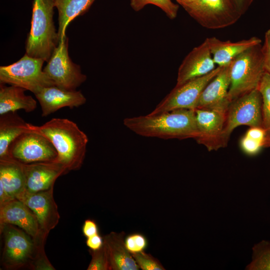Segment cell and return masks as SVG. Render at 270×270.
I'll use <instances>...</instances> for the list:
<instances>
[{"instance_id": "obj_1", "label": "cell", "mask_w": 270, "mask_h": 270, "mask_svg": "<svg viewBox=\"0 0 270 270\" xmlns=\"http://www.w3.org/2000/svg\"><path fill=\"white\" fill-rule=\"evenodd\" d=\"M123 123L135 134L148 138L196 140L198 136L194 110L180 109L126 118Z\"/></svg>"}, {"instance_id": "obj_2", "label": "cell", "mask_w": 270, "mask_h": 270, "mask_svg": "<svg viewBox=\"0 0 270 270\" xmlns=\"http://www.w3.org/2000/svg\"><path fill=\"white\" fill-rule=\"evenodd\" d=\"M32 130L44 135L51 142L58 152L56 160L66 170L80 166L88 138L75 122L67 118H52L40 126L32 124Z\"/></svg>"}, {"instance_id": "obj_3", "label": "cell", "mask_w": 270, "mask_h": 270, "mask_svg": "<svg viewBox=\"0 0 270 270\" xmlns=\"http://www.w3.org/2000/svg\"><path fill=\"white\" fill-rule=\"evenodd\" d=\"M53 0H34L31 28L26 42V54L48 62L58 43L53 20Z\"/></svg>"}, {"instance_id": "obj_4", "label": "cell", "mask_w": 270, "mask_h": 270, "mask_svg": "<svg viewBox=\"0 0 270 270\" xmlns=\"http://www.w3.org/2000/svg\"><path fill=\"white\" fill-rule=\"evenodd\" d=\"M265 72L262 43L236 58L231 62L230 84L228 92L230 102L258 89Z\"/></svg>"}, {"instance_id": "obj_5", "label": "cell", "mask_w": 270, "mask_h": 270, "mask_svg": "<svg viewBox=\"0 0 270 270\" xmlns=\"http://www.w3.org/2000/svg\"><path fill=\"white\" fill-rule=\"evenodd\" d=\"M44 62L26 54L18 61L0 67V84L19 86L34 94L43 88L55 86L42 69Z\"/></svg>"}, {"instance_id": "obj_6", "label": "cell", "mask_w": 270, "mask_h": 270, "mask_svg": "<svg viewBox=\"0 0 270 270\" xmlns=\"http://www.w3.org/2000/svg\"><path fill=\"white\" fill-rule=\"evenodd\" d=\"M182 8L200 26L210 30L230 26L242 16L232 0H195Z\"/></svg>"}, {"instance_id": "obj_7", "label": "cell", "mask_w": 270, "mask_h": 270, "mask_svg": "<svg viewBox=\"0 0 270 270\" xmlns=\"http://www.w3.org/2000/svg\"><path fill=\"white\" fill-rule=\"evenodd\" d=\"M68 39L66 36L54 48L44 72L60 88L74 90L87 78L80 66L72 62L68 56Z\"/></svg>"}, {"instance_id": "obj_8", "label": "cell", "mask_w": 270, "mask_h": 270, "mask_svg": "<svg viewBox=\"0 0 270 270\" xmlns=\"http://www.w3.org/2000/svg\"><path fill=\"white\" fill-rule=\"evenodd\" d=\"M242 125L262 128V97L258 89L233 100L226 114L224 137L228 142L233 130Z\"/></svg>"}, {"instance_id": "obj_9", "label": "cell", "mask_w": 270, "mask_h": 270, "mask_svg": "<svg viewBox=\"0 0 270 270\" xmlns=\"http://www.w3.org/2000/svg\"><path fill=\"white\" fill-rule=\"evenodd\" d=\"M218 66L207 74L176 86L150 113L151 114L180 109L195 110L200 96L206 86L220 72Z\"/></svg>"}, {"instance_id": "obj_10", "label": "cell", "mask_w": 270, "mask_h": 270, "mask_svg": "<svg viewBox=\"0 0 270 270\" xmlns=\"http://www.w3.org/2000/svg\"><path fill=\"white\" fill-rule=\"evenodd\" d=\"M9 153L24 164L52 162L58 156L51 142L34 130L25 132L15 139L9 146Z\"/></svg>"}, {"instance_id": "obj_11", "label": "cell", "mask_w": 270, "mask_h": 270, "mask_svg": "<svg viewBox=\"0 0 270 270\" xmlns=\"http://www.w3.org/2000/svg\"><path fill=\"white\" fill-rule=\"evenodd\" d=\"M198 144L204 146L208 151L216 150L227 146L224 137L226 112L215 110H194Z\"/></svg>"}, {"instance_id": "obj_12", "label": "cell", "mask_w": 270, "mask_h": 270, "mask_svg": "<svg viewBox=\"0 0 270 270\" xmlns=\"http://www.w3.org/2000/svg\"><path fill=\"white\" fill-rule=\"evenodd\" d=\"M231 62L222 66L220 72L206 86L200 96L196 109L227 112L231 102L228 97Z\"/></svg>"}, {"instance_id": "obj_13", "label": "cell", "mask_w": 270, "mask_h": 270, "mask_svg": "<svg viewBox=\"0 0 270 270\" xmlns=\"http://www.w3.org/2000/svg\"><path fill=\"white\" fill-rule=\"evenodd\" d=\"M206 39L184 58L178 72L176 86L202 76L216 68Z\"/></svg>"}, {"instance_id": "obj_14", "label": "cell", "mask_w": 270, "mask_h": 270, "mask_svg": "<svg viewBox=\"0 0 270 270\" xmlns=\"http://www.w3.org/2000/svg\"><path fill=\"white\" fill-rule=\"evenodd\" d=\"M34 94L40 105L42 116H47L63 108H78L86 101L80 91L66 90L56 86L43 88Z\"/></svg>"}, {"instance_id": "obj_15", "label": "cell", "mask_w": 270, "mask_h": 270, "mask_svg": "<svg viewBox=\"0 0 270 270\" xmlns=\"http://www.w3.org/2000/svg\"><path fill=\"white\" fill-rule=\"evenodd\" d=\"M26 190L37 192L48 188L54 180L66 171L65 168L56 160L24 164Z\"/></svg>"}, {"instance_id": "obj_16", "label": "cell", "mask_w": 270, "mask_h": 270, "mask_svg": "<svg viewBox=\"0 0 270 270\" xmlns=\"http://www.w3.org/2000/svg\"><path fill=\"white\" fill-rule=\"evenodd\" d=\"M206 39L214 62L220 66L229 64L243 52L254 46L262 43V40L256 36L234 42L222 41L216 37L208 38Z\"/></svg>"}, {"instance_id": "obj_17", "label": "cell", "mask_w": 270, "mask_h": 270, "mask_svg": "<svg viewBox=\"0 0 270 270\" xmlns=\"http://www.w3.org/2000/svg\"><path fill=\"white\" fill-rule=\"evenodd\" d=\"M0 222L2 224H12L35 236L38 232V220L34 214L20 200H12L0 206Z\"/></svg>"}, {"instance_id": "obj_18", "label": "cell", "mask_w": 270, "mask_h": 270, "mask_svg": "<svg viewBox=\"0 0 270 270\" xmlns=\"http://www.w3.org/2000/svg\"><path fill=\"white\" fill-rule=\"evenodd\" d=\"M124 236V232H112L104 238L110 270H138L140 268L125 246Z\"/></svg>"}, {"instance_id": "obj_19", "label": "cell", "mask_w": 270, "mask_h": 270, "mask_svg": "<svg viewBox=\"0 0 270 270\" xmlns=\"http://www.w3.org/2000/svg\"><path fill=\"white\" fill-rule=\"evenodd\" d=\"M0 160V182L12 198H18L26 190L24 164L11 156Z\"/></svg>"}, {"instance_id": "obj_20", "label": "cell", "mask_w": 270, "mask_h": 270, "mask_svg": "<svg viewBox=\"0 0 270 270\" xmlns=\"http://www.w3.org/2000/svg\"><path fill=\"white\" fill-rule=\"evenodd\" d=\"M32 125L26 122L16 112L0 115V159L10 156V144L23 133L32 130Z\"/></svg>"}, {"instance_id": "obj_21", "label": "cell", "mask_w": 270, "mask_h": 270, "mask_svg": "<svg viewBox=\"0 0 270 270\" xmlns=\"http://www.w3.org/2000/svg\"><path fill=\"white\" fill-rule=\"evenodd\" d=\"M25 90L19 86L0 84V115L19 110L26 112L34 111L36 108V102L32 96L26 95Z\"/></svg>"}, {"instance_id": "obj_22", "label": "cell", "mask_w": 270, "mask_h": 270, "mask_svg": "<svg viewBox=\"0 0 270 270\" xmlns=\"http://www.w3.org/2000/svg\"><path fill=\"white\" fill-rule=\"evenodd\" d=\"M96 0H53L58 12V42L66 36L68 24L76 17L84 14Z\"/></svg>"}, {"instance_id": "obj_23", "label": "cell", "mask_w": 270, "mask_h": 270, "mask_svg": "<svg viewBox=\"0 0 270 270\" xmlns=\"http://www.w3.org/2000/svg\"><path fill=\"white\" fill-rule=\"evenodd\" d=\"M5 254L12 262L18 263L24 260L32 248L30 238L24 232L10 227L4 232Z\"/></svg>"}, {"instance_id": "obj_24", "label": "cell", "mask_w": 270, "mask_h": 270, "mask_svg": "<svg viewBox=\"0 0 270 270\" xmlns=\"http://www.w3.org/2000/svg\"><path fill=\"white\" fill-rule=\"evenodd\" d=\"M24 203L36 216L38 223L44 227L50 214V197L47 193L30 192L26 190L18 198Z\"/></svg>"}, {"instance_id": "obj_25", "label": "cell", "mask_w": 270, "mask_h": 270, "mask_svg": "<svg viewBox=\"0 0 270 270\" xmlns=\"http://www.w3.org/2000/svg\"><path fill=\"white\" fill-rule=\"evenodd\" d=\"M252 260L248 270H270V241L262 240L252 248Z\"/></svg>"}, {"instance_id": "obj_26", "label": "cell", "mask_w": 270, "mask_h": 270, "mask_svg": "<svg viewBox=\"0 0 270 270\" xmlns=\"http://www.w3.org/2000/svg\"><path fill=\"white\" fill-rule=\"evenodd\" d=\"M258 90L262 97V127L266 136H270V74L265 72Z\"/></svg>"}, {"instance_id": "obj_27", "label": "cell", "mask_w": 270, "mask_h": 270, "mask_svg": "<svg viewBox=\"0 0 270 270\" xmlns=\"http://www.w3.org/2000/svg\"><path fill=\"white\" fill-rule=\"evenodd\" d=\"M148 4H152L160 8L170 19L176 18L178 5L172 0H130V6L134 10L138 12Z\"/></svg>"}, {"instance_id": "obj_28", "label": "cell", "mask_w": 270, "mask_h": 270, "mask_svg": "<svg viewBox=\"0 0 270 270\" xmlns=\"http://www.w3.org/2000/svg\"><path fill=\"white\" fill-rule=\"evenodd\" d=\"M124 244L128 250L132 254L144 252L148 246V240L142 234L134 232L124 238Z\"/></svg>"}, {"instance_id": "obj_29", "label": "cell", "mask_w": 270, "mask_h": 270, "mask_svg": "<svg viewBox=\"0 0 270 270\" xmlns=\"http://www.w3.org/2000/svg\"><path fill=\"white\" fill-rule=\"evenodd\" d=\"M140 268L142 270H166L158 260L144 252L132 254Z\"/></svg>"}, {"instance_id": "obj_30", "label": "cell", "mask_w": 270, "mask_h": 270, "mask_svg": "<svg viewBox=\"0 0 270 270\" xmlns=\"http://www.w3.org/2000/svg\"><path fill=\"white\" fill-rule=\"evenodd\" d=\"M93 252L92 254V259L87 270H110L106 250L104 244L101 248Z\"/></svg>"}, {"instance_id": "obj_31", "label": "cell", "mask_w": 270, "mask_h": 270, "mask_svg": "<svg viewBox=\"0 0 270 270\" xmlns=\"http://www.w3.org/2000/svg\"><path fill=\"white\" fill-rule=\"evenodd\" d=\"M240 144L242 150L249 155H254L264 147V144L244 135L241 139Z\"/></svg>"}, {"instance_id": "obj_32", "label": "cell", "mask_w": 270, "mask_h": 270, "mask_svg": "<svg viewBox=\"0 0 270 270\" xmlns=\"http://www.w3.org/2000/svg\"><path fill=\"white\" fill-rule=\"evenodd\" d=\"M262 52L266 72L270 74V28L265 32Z\"/></svg>"}, {"instance_id": "obj_33", "label": "cell", "mask_w": 270, "mask_h": 270, "mask_svg": "<svg viewBox=\"0 0 270 270\" xmlns=\"http://www.w3.org/2000/svg\"><path fill=\"white\" fill-rule=\"evenodd\" d=\"M247 136L264 144L266 138V130L262 128L252 127L248 130L246 134Z\"/></svg>"}, {"instance_id": "obj_34", "label": "cell", "mask_w": 270, "mask_h": 270, "mask_svg": "<svg viewBox=\"0 0 270 270\" xmlns=\"http://www.w3.org/2000/svg\"><path fill=\"white\" fill-rule=\"evenodd\" d=\"M98 226L96 222L92 220H86L84 221L82 226V232L84 236L88 238L98 234Z\"/></svg>"}, {"instance_id": "obj_35", "label": "cell", "mask_w": 270, "mask_h": 270, "mask_svg": "<svg viewBox=\"0 0 270 270\" xmlns=\"http://www.w3.org/2000/svg\"><path fill=\"white\" fill-rule=\"evenodd\" d=\"M87 246L92 251L101 248L104 244V239L98 234L87 238L86 242Z\"/></svg>"}, {"instance_id": "obj_36", "label": "cell", "mask_w": 270, "mask_h": 270, "mask_svg": "<svg viewBox=\"0 0 270 270\" xmlns=\"http://www.w3.org/2000/svg\"><path fill=\"white\" fill-rule=\"evenodd\" d=\"M238 10L242 16L250 7L254 0H232Z\"/></svg>"}, {"instance_id": "obj_37", "label": "cell", "mask_w": 270, "mask_h": 270, "mask_svg": "<svg viewBox=\"0 0 270 270\" xmlns=\"http://www.w3.org/2000/svg\"><path fill=\"white\" fill-rule=\"evenodd\" d=\"M177 2L182 6L188 4L195 0H176Z\"/></svg>"}, {"instance_id": "obj_38", "label": "cell", "mask_w": 270, "mask_h": 270, "mask_svg": "<svg viewBox=\"0 0 270 270\" xmlns=\"http://www.w3.org/2000/svg\"><path fill=\"white\" fill-rule=\"evenodd\" d=\"M264 148L270 147V136H266L264 143Z\"/></svg>"}]
</instances>
